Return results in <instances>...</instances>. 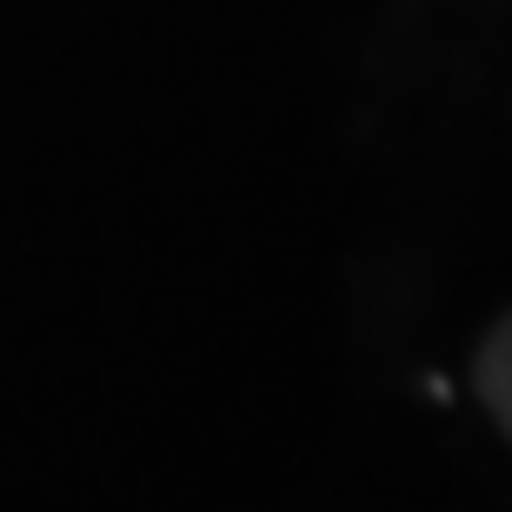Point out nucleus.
Returning <instances> with one entry per match:
<instances>
[{"label": "nucleus", "mask_w": 512, "mask_h": 512, "mask_svg": "<svg viewBox=\"0 0 512 512\" xmlns=\"http://www.w3.org/2000/svg\"><path fill=\"white\" fill-rule=\"evenodd\" d=\"M479 399L499 419V433L512 439V320H499L493 340L479 346Z\"/></svg>", "instance_id": "obj_1"}]
</instances>
